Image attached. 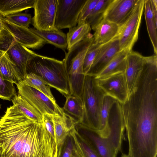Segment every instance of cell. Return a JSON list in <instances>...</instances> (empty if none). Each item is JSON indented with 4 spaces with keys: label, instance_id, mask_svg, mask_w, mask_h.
Wrapping results in <instances>:
<instances>
[{
    "label": "cell",
    "instance_id": "44dd1931",
    "mask_svg": "<svg viewBox=\"0 0 157 157\" xmlns=\"http://www.w3.org/2000/svg\"><path fill=\"white\" fill-rule=\"evenodd\" d=\"M117 101L113 97L105 95L103 97L100 113V125L98 134L103 138H107L109 134L108 118L110 111L113 105Z\"/></svg>",
    "mask_w": 157,
    "mask_h": 157
},
{
    "label": "cell",
    "instance_id": "9a60e30c",
    "mask_svg": "<svg viewBox=\"0 0 157 157\" xmlns=\"http://www.w3.org/2000/svg\"><path fill=\"white\" fill-rule=\"evenodd\" d=\"M138 0H112L104 15V19L119 26L128 18Z\"/></svg>",
    "mask_w": 157,
    "mask_h": 157
},
{
    "label": "cell",
    "instance_id": "484cf974",
    "mask_svg": "<svg viewBox=\"0 0 157 157\" xmlns=\"http://www.w3.org/2000/svg\"><path fill=\"white\" fill-rule=\"evenodd\" d=\"M11 101L13 105L27 117L35 122H42V115L19 94L14 96Z\"/></svg>",
    "mask_w": 157,
    "mask_h": 157
},
{
    "label": "cell",
    "instance_id": "5b68a950",
    "mask_svg": "<svg viewBox=\"0 0 157 157\" xmlns=\"http://www.w3.org/2000/svg\"><path fill=\"white\" fill-rule=\"evenodd\" d=\"M105 95L98 86L95 76L85 75L82 96L83 116L80 123L97 132L99 129L100 111Z\"/></svg>",
    "mask_w": 157,
    "mask_h": 157
},
{
    "label": "cell",
    "instance_id": "74e56055",
    "mask_svg": "<svg viewBox=\"0 0 157 157\" xmlns=\"http://www.w3.org/2000/svg\"><path fill=\"white\" fill-rule=\"evenodd\" d=\"M0 28H1V29H3L2 26V24L0 21Z\"/></svg>",
    "mask_w": 157,
    "mask_h": 157
},
{
    "label": "cell",
    "instance_id": "ac0fdd59",
    "mask_svg": "<svg viewBox=\"0 0 157 157\" xmlns=\"http://www.w3.org/2000/svg\"><path fill=\"white\" fill-rule=\"evenodd\" d=\"M119 28L117 24L104 18L94 30V43L101 44L110 41L117 35Z\"/></svg>",
    "mask_w": 157,
    "mask_h": 157
},
{
    "label": "cell",
    "instance_id": "30bf717a",
    "mask_svg": "<svg viewBox=\"0 0 157 157\" xmlns=\"http://www.w3.org/2000/svg\"><path fill=\"white\" fill-rule=\"evenodd\" d=\"M57 0H35L32 18L34 28L40 31L57 30L55 25Z\"/></svg>",
    "mask_w": 157,
    "mask_h": 157
},
{
    "label": "cell",
    "instance_id": "6da1fadb",
    "mask_svg": "<svg viewBox=\"0 0 157 157\" xmlns=\"http://www.w3.org/2000/svg\"><path fill=\"white\" fill-rule=\"evenodd\" d=\"M132 154L146 156L157 151V64L145 62L133 90L121 104Z\"/></svg>",
    "mask_w": 157,
    "mask_h": 157
},
{
    "label": "cell",
    "instance_id": "4fadbf2b",
    "mask_svg": "<svg viewBox=\"0 0 157 157\" xmlns=\"http://www.w3.org/2000/svg\"><path fill=\"white\" fill-rule=\"evenodd\" d=\"M120 51L117 35L110 41L101 44L87 75L95 76L98 75Z\"/></svg>",
    "mask_w": 157,
    "mask_h": 157
},
{
    "label": "cell",
    "instance_id": "8992f818",
    "mask_svg": "<svg viewBox=\"0 0 157 157\" xmlns=\"http://www.w3.org/2000/svg\"><path fill=\"white\" fill-rule=\"evenodd\" d=\"M144 5V0H138L128 18L119 26L117 36L120 51L128 53L132 50L138 40Z\"/></svg>",
    "mask_w": 157,
    "mask_h": 157
},
{
    "label": "cell",
    "instance_id": "60d3db41",
    "mask_svg": "<svg viewBox=\"0 0 157 157\" xmlns=\"http://www.w3.org/2000/svg\"><path fill=\"white\" fill-rule=\"evenodd\" d=\"M1 104H0V110L1 109Z\"/></svg>",
    "mask_w": 157,
    "mask_h": 157
},
{
    "label": "cell",
    "instance_id": "d590c367",
    "mask_svg": "<svg viewBox=\"0 0 157 157\" xmlns=\"http://www.w3.org/2000/svg\"><path fill=\"white\" fill-rule=\"evenodd\" d=\"M151 7L155 20L157 23V0H149Z\"/></svg>",
    "mask_w": 157,
    "mask_h": 157
},
{
    "label": "cell",
    "instance_id": "d4e9b609",
    "mask_svg": "<svg viewBox=\"0 0 157 157\" xmlns=\"http://www.w3.org/2000/svg\"><path fill=\"white\" fill-rule=\"evenodd\" d=\"M144 15L147 32L154 49L157 54V23L151 11L149 0H144Z\"/></svg>",
    "mask_w": 157,
    "mask_h": 157
},
{
    "label": "cell",
    "instance_id": "e575fe53",
    "mask_svg": "<svg viewBox=\"0 0 157 157\" xmlns=\"http://www.w3.org/2000/svg\"><path fill=\"white\" fill-rule=\"evenodd\" d=\"M70 137L64 152L60 157H71L73 152V143L71 137L70 136Z\"/></svg>",
    "mask_w": 157,
    "mask_h": 157
},
{
    "label": "cell",
    "instance_id": "cb8c5ba5",
    "mask_svg": "<svg viewBox=\"0 0 157 157\" xmlns=\"http://www.w3.org/2000/svg\"><path fill=\"white\" fill-rule=\"evenodd\" d=\"M91 29L85 22L69 29L67 35L68 50L85 39L90 33Z\"/></svg>",
    "mask_w": 157,
    "mask_h": 157
},
{
    "label": "cell",
    "instance_id": "52a82bcc",
    "mask_svg": "<svg viewBox=\"0 0 157 157\" xmlns=\"http://www.w3.org/2000/svg\"><path fill=\"white\" fill-rule=\"evenodd\" d=\"M0 50L6 52L15 64L23 79L29 61L38 54L25 47L3 29L0 34Z\"/></svg>",
    "mask_w": 157,
    "mask_h": 157
},
{
    "label": "cell",
    "instance_id": "5bb4252c",
    "mask_svg": "<svg viewBox=\"0 0 157 157\" xmlns=\"http://www.w3.org/2000/svg\"><path fill=\"white\" fill-rule=\"evenodd\" d=\"M53 123L57 157L62 154L66 139L77 121L64 111L61 115L52 116Z\"/></svg>",
    "mask_w": 157,
    "mask_h": 157
},
{
    "label": "cell",
    "instance_id": "d6986e66",
    "mask_svg": "<svg viewBox=\"0 0 157 157\" xmlns=\"http://www.w3.org/2000/svg\"><path fill=\"white\" fill-rule=\"evenodd\" d=\"M128 53L123 51L119 52L106 67L95 76L96 78L103 79L118 73H124Z\"/></svg>",
    "mask_w": 157,
    "mask_h": 157
},
{
    "label": "cell",
    "instance_id": "2e32d148",
    "mask_svg": "<svg viewBox=\"0 0 157 157\" xmlns=\"http://www.w3.org/2000/svg\"><path fill=\"white\" fill-rule=\"evenodd\" d=\"M144 56L132 50L127 55L125 70L124 72L128 95L133 90L143 69Z\"/></svg>",
    "mask_w": 157,
    "mask_h": 157
},
{
    "label": "cell",
    "instance_id": "d6a6232c",
    "mask_svg": "<svg viewBox=\"0 0 157 157\" xmlns=\"http://www.w3.org/2000/svg\"><path fill=\"white\" fill-rule=\"evenodd\" d=\"M99 0H86L80 13L78 25H80L86 22L87 18L96 6Z\"/></svg>",
    "mask_w": 157,
    "mask_h": 157
},
{
    "label": "cell",
    "instance_id": "1f68e13d",
    "mask_svg": "<svg viewBox=\"0 0 157 157\" xmlns=\"http://www.w3.org/2000/svg\"><path fill=\"white\" fill-rule=\"evenodd\" d=\"M101 44L94 42L90 45L86 54L83 64V71L85 75L89 71Z\"/></svg>",
    "mask_w": 157,
    "mask_h": 157
},
{
    "label": "cell",
    "instance_id": "277c9868",
    "mask_svg": "<svg viewBox=\"0 0 157 157\" xmlns=\"http://www.w3.org/2000/svg\"><path fill=\"white\" fill-rule=\"evenodd\" d=\"M28 72L40 77L65 97L69 95L68 77L63 61L38 54L29 62Z\"/></svg>",
    "mask_w": 157,
    "mask_h": 157
},
{
    "label": "cell",
    "instance_id": "7402d4cb",
    "mask_svg": "<svg viewBox=\"0 0 157 157\" xmlns=\"http://www.w3.org/2000/svg\"><path fill=\"white\" fill-rule=\"evenodd\" d=\"M31 29L36 35L56 47L62 49L67 47V35L60 30L54 31H40L35 28Z\"/></svg>",
    "mask_w": 157,
    "mask_h": 157
},
{
    "label": "cell",
    "instance_id": "f35d334b",
    "mask_svg": "<svg viewBox=\"0 0 157 157\" xmlns=\"http://www.w3.org/2000/svg\"><path fill=\"white\" fill-rule=\"evenodd\" d=\"M71 157H76L75 156V155L73 153V152H72V155L71 156Z\"/></svg>",
    "mask_w": 157,
    "mask_h": 157
},
{
    "label": "cell",
    "instance_id": "603a6c76",
    "mask_svg": "<svg viewBox=\"0 0 157 157\" xmlns=\"http://www.w3.org/2000/svg\"><path fill=\"white\" fill-rule=\"evenodd\" d=\"M66 98L63 110L73 117H75L78 122L81 123L83 119L84 113L82 99L78 96L70 94Z\"/></svg>",
    "mask_w": 157,
    "mask_h": 157
},
{
    "label": "cell",
    "instance_id": "7a4b0ae2",
    "mask_svg": "<svg viewBox=\"0 0 157 157\" xmlns=\"http://www.w3.org/2000/svg\"><path fill=\"white\" fill-rule=\"evenodd\" d=\"M1 157H57L55 141L41 123L35 122L13 105L0 119Z\"/></svg>",
    "mask_w": 157,
    "mask_h": 157
},
{
    "label": "cell",
    "instance_id": "9c48e42d",
    "mask_svg": "<svg viewBox=\"0 0 157 157\" xmlns=\"http://www.w3.org/2000/svg\"><path fill=\"white\" fill-rule=\"evenodd\" d=\"M87 0H57L55 25L58 30L78 25L81 10Z\"/></svg>",
    "mask_w": 157,
    "mask_h": 157
},
{
    "label": "cell",
    "instance_id": "4316f807",
    "mask_svg": "<svg viewBox=\"0 0 157 157\" xmlns=\"http://www.w3.org/2000/svg\"><path fill=\"white\" fill-rule=\"evenodd\" d=\"M22 82L25 84L41 92L54 102L56 101L51 90V86L40 77L32 72L27 73Z\"/></svg>",
    "mask_w": 157,
    "mask_h": 157
},
{
    "label": "cell",
    "instance_id": "8fae6325",
    "mask_svg": "<svg viewBox=\"0 0 157 157\" xmlns=\"http://www.w3.org/2000/svg\"><path fill=\"white\" fill-rule=\"evenodd\" d=\"M3 29L8 31L18 43L28 48L38 49L47 43L35 34L31 28L18 26L7 20L0 14Z\"/></svg>",
    "mask_w": 157,
    "mask_h": 157
},
{
    "label": "cell",
    "instance_id": "e0dca14e",
    "mask_svg": "<svg viewBox=\"0 0 157 157\" xmlns=\"http://www.w3.org/2000/svg\"><path fill=\"white\" fill-rule=\"evenodd\" d=\"M0 72L4 80L16 85L23 80L15 64L6 52L0 50Z\"/></svg>",
    "mask_w": 157,
    "mask_h": 157
},
{
    "label": "cell",
    "instance_id": "83f0119b",
    "mask_svg": "<svg viewBox=\"0 0 157 157\" xmlns=\"http://www.w3.org/2000/svg\"><path fill=\"white\" fill-rule=\"evenodd\" d=\"M112 0H99L96 6L87 18L86 22L94 31L104 19L105 10Z\"/></svg>",
    "mask_w": 157,
    "mask_h": 157
},
{
    "label": "cell",
    "instance_id": "f546056e",
    "mask_svg": "<svg viewBox=\"0 0 157 157\" xmlns=\"http://www.w3.org/2000/svg\"><path fill=\"white\" fill-rule=\"evenodd\" d=\"M16 94V89L13 83L4 80L0 72V98L11 101Z\"/></svg>",
    "mask_w": 157,
    "mask_h": 157
},
{
    "label": "cell",
    "instance_id": "ba28073f",
    "mask_svg": "<svg viewBox=\"0 0 157 157\" xmlns=\"http://www.w3.org/2000/svg\"><path fill=\"white\" fill-rule=\"evenodd\" d=\"M18 94L42 115H61L64 111L56 103L38 90L24 84L17 85Z\"/></svg>",
    "mask_w": 157,
    "mask_h": 157
},
{
    "label": "cell",
    "instance_id": "ffe728a7",
    "mask_svg": "<svg viewBox=\"0 0 157 157\" xmlns=\"http://www.w3.org/2000/svg\"><path fill=\"white\" fill-rule=\"evenodd\" d=\"M35 0H0V14L6 17L33 8Z\"/></svg>",
    "mask_w": 157,
    "mask_h": 157
},
{
    "label": "cell",
    "instance_id": "f1b7e54d",
    "mask_svg": "<svg viewBox=\"0 0 157 157\" xmlns=\"http://www.w3.org/2000/svg\"><path fill=\"white\" fill-rule=\"evenodd\" d=\"M75 133L83 157H100L85 136L75 128Z\"/></svg>",
    "mask_w": 157,
    "mask_h": 157
},
{
    "label": "cell",
    "instance_id": "4dcf8cb0",
    "mask_svg": "<svg viewBox=\"0 0 157 157\" xmlns=\"http://www.w3.org/2000/svg\"><path fill=\"white\" fill-rule=\"evenodd\" d=\"M5 18L8 21L18 26L28 28L32 21L30 14L19 13L8 15Z\"/></svg>",
    "mask_w": 157,
    "mask_h": 157
},
{
    "label": "cell",
    "instance_id": "3957f363",
    "mask_svg": "<svg viewBox=\"0 0 157 157\" xmlns=\"http://www.w3.org/2000/svg\"><path fill=\"white\" fill-rule=\"evenodd\" d=\"M110 133L107 138L101 137L97 132L80 123L76 128L81 131L100 157H117L121 152L123 141L125 140V126L122 115L118 113H111L109 117Z\"/></svg>",
    "mask_w": 157,
    "mask_h": 157
},
{
    "label": "cell",
    "instance_id": "7c38bea8",
    "mask_svg": "<svg viewBox=\"0 0 157 157\" xmlns=\"http://www.w3.org/2000/svg\"><path fill=\"white\" fill-rule=\"evenodd\" d=\"M96 79L98 86L105 95L113 97L121 104L126 101L128 93L124 73Z\"/></svg>",
    "mask_w": 157,
    "mask_h": 157
},
{
    "label": "cell",
    "instance_id": "ab89813d",
    "mask_svg": "<svg viewBox=\"0 0 157 157\" xmlns=\"http://www.w3.org/2000/svg\"><path fill=\"white\" fill-rule=\"evenodd\" d=\"M2 30V29H1V28H0V33L1 32Z\"/></svg>",
    "mask_w": 157,
    "mask_h": 157
},
{
    "label": "cell",
    "instance_id": "b9f144b4",
    "mask_svg": "<svg viewBox=\"0 0 157 157\" xmlns=\"http://www.w3.org/2000/svg\"><path fill=\"white\" fill-rule=\"evenodd\" d=\"M0 157H1L0 156Z\"/></svg>",
    "mask_w": 157,
    "mask_h": 157
},
{
    "label": "cell",
    "instance_id": "836d02e7",
    "mask_svg": "<svg viewBox=\"0 0 157 157\" xmlns=\"http://www.w3.org/2000/svg\"><path fill=\"white\" fill-rule=\"evenodd\" d=\"M42 123L50 137L56 142L54 126L52 116L45 114L43 115Z\"/></svg>",
    "mask_w": 157,
    "mask_h": 157
},
{
    "label": "cell",
    "instance_id": "8d00e7d4",
    "mask_svg": "<svg viewBox=\"0 0 157 157\" xmlns=\"http://www.w3.org/2000/svg\"><path fill=\"white\" fill-rule=\"evenodd\" d=\"M121 157H131L128 154H126L124 153H122L121 155Z\"/></svg>",
    "mask_w": 157,
    "mask_h": 157
}]
</instances>
